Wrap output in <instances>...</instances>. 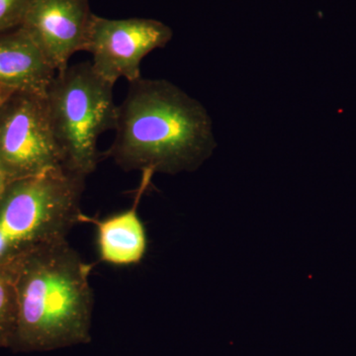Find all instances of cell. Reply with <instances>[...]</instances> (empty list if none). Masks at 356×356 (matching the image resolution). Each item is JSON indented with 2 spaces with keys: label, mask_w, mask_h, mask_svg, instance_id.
Segmentation results:
<instances>
[{
  "label": "cell",
  "mask_w": 356,
  "mask_h": 356,
  "mask_svg": "<svg viewBox=\"0 0 356 356\" xmlns=\"http://www.w3.org/2000/svg\"><path fill=\"white\" fill-rule=\"evenodd\" d=\"M86 178L60 165L9 184L0 200V266L67 240L70 229L83 222Z\"/></svg>",
  "instance_id": "obj_3"
},
{
  "label": "cell",
  "mask_w": 356,
  "mask_h": 356,
  "mask_svg": "<svg viewBox=\"0 0 356 356\" xmlns=\"http://www.w3.org/2000/svg\"><path fill=\"white\" fill-rule=\"evenodd\" d=\"M0 267L10 276L17 299L10 350L50 351L90 341L92 266L67 240L33 250Z\"/></svg>",
  "instance_id": "obj_2"
},
{
  "label": "cell",
  "mask_w": 356,
  "mask_h": 356,
  "mask_svg": "<svg viewBox=\"0 0 356 356\" xmlns=\"http://www.w3.org/2000/svg\"><path fill=\"white\" fill-rule=\"evenodd\" d=\"M17 325V299L10 276L0 267V348H11Z\"/></svg>",
  "instance_id": "obj_10"
},
{
  "label": "cell",
  "mask_w": 356,
  "mask_h": 356,
  "mask_svg": "<svg viewBox=\"0 0 356 356\" xmlns=\"http://www.w3.org/2000/svg\"><path fill=\"white\" fill-rule=\"evenodd\" d=\"M139 188L131 208L102 220L83 215V222L97 226V248L102 261L113 266L139 264L146 254V229L138 214V206L145 191L149 188L154 173L143 172Z\"/></svg>",
  "instance_id": "obj_8"
},
{
  "label": "cell",
  "mask_w": 356,
  "mask_h": 356,
  "mask_svg": "<svg viewBox=\"0 0 356 356\" xmlns=\"http://www.w3.org/2000/svg\"><path fill=\"white\" fill-rule=\"evenodd\" d=\"M113 88L91 63L69 65L57 72L49 86L44 95L47 111L63 165L70 172L86 177L97 168L102 156L98 139L115 130L118 118Z\"/></svg>",
  "instance_id": "obj_4"
},
{
  "label": "cell",
  "mask_w": 356,
  "mask_h": 356,
  "mask_svg": "<svg viewBox=\"0 0 356 356\" xmlns=\"http://www.w3.org/2000/svg\"><path fill=\"white\" fill-rule=\"evenodd\" d=\"M114 131L106 154L125 172H194L217 147L205 107L166 79L129 83Z\"/></svg>",
  "instance_id": "obj_1"
},
{
  "label": "cell",
  "mask_w": 356,
  "mask_h": 356,
  "mask_svg": "<svg viewBox=\"0 0 356 356\" xmlns=\"http://www.w3.org/2000/svg\"><path fill=\"white\" fill-rule=\"evenodd\" d=\"M172 28L149 18L109 19L93 15L86 51L92 56L93 69L115 86L120 79L129 83L140 76L146 56L172 41Z\"/></svg>",
  "instance_id": "obj_6"
},
{
  "label": "cell",
  "mask_w": 356,
  "mask_h": 356,
  "mask_svg": "<svg viewBox=\"0 0 356 356\" xmlns=\"http://www.w3.org/2000/svg\"><path fill=\"white\" fill-rule=\"evenodd\" d=\"M55 76L56 70L22 28L0 33V86L44 96Z\"/></svg>",
  "instance_id": "obj_9"
},
{
  "label": "cell",
  "mask_w": 356,
  "mask_h": 356,
  "mask_svg": "<svg viewBox=\"0 0 356 356\" xmlns=\"http://www.w3.org/2000/svg\"><path fill=\"white\" fill-rule=\"evenodd\" d=\"M31 0H0V33L20 27Z\"/></svg>",
  "instance_id": "obj_11"
},
{
  "label": "cell",
  "mask_w": 356,
  "mask_h": 356,
  "mask_svg": "<svg viewBox=\"0 0 356 356\" xmlns=\"http://www.w3.org/2000/svg\"><path fill=\"white\" fill-rule=\"evenodd\" d=\"M93 15L89 0H31L20 27L60 72L86 51Z\"/></svg>",
  "instance_id": "obj_7"
},
{
  "label": "cell",
  "mask_w": 356,
  "mask_h": 356,
  "mask_svg": "<svg viewBox=\"0 0 356 356\" xmlns=\"http://www.w3.org/2000/svg\"><path fill=\"white\" fill-rule=\"evenodd\" d=\"M9 181L8 178H7L6 175H4V172H2L1 168H0V200H1L2 196L6 193L7 187H8Z\"/></svg>",
  "instance_id": "obj_12"
},
{
  "label": "cell",
  "mask_w": 356,
  "mask_h": 356,
  "mask_svg": "<svg viewBox=\"0 0 356 356\" xmlns=\"http://www.w3.org/2000/svg\"><path fill=\"white\" fill-rule=\"evenodd\" d=\"M13 89L3 88V86H0V105L6 99L7 96L13 93Z\"/></svg>",
  "instance_id": "obj_13"
},
{
  "label": "cell",
  "mask_w": 356,
  "mask_h": 356,
  "mask_svg": "<svg viewBox=\"0 0 356 356\" xmlns=\"http://www.w3.org/2000/svg\"><path fill=\"white\" fill-rule=\"evenodd\" d=\"M63 165L44 96L13 91L0 105V168L9 181Z\"/></svg>",
  "instance_id": "obj_5"
}]
</instances>
